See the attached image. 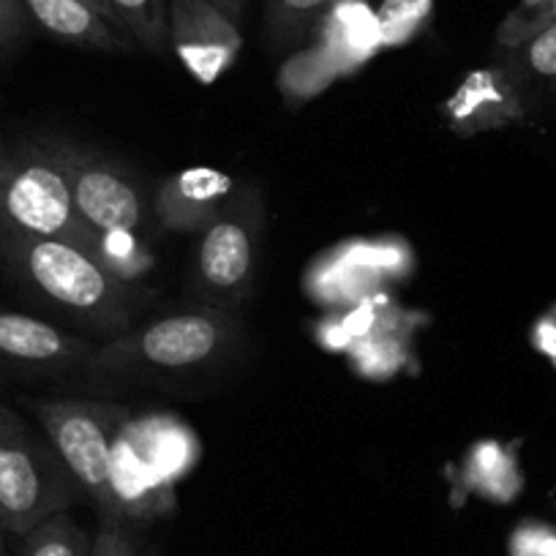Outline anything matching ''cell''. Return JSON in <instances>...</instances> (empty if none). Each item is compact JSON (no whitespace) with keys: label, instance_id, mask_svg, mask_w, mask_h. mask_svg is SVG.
<instances>
[{"label":"cell","instance_id":"6da1fadb","mask_svg":"<svg viewBox=\"0 0 556 556\" xmlns=\"http://www.w3.org/2000/svg\"><path fill=\"white\" fill-rule=\"evenodd\" d=\"M0 270L63 328L88 339H115L134 328L142 290L112 276L96 256L66 240L20 232L0 222Z\"/></svg>","mask_w":556,"mask_h":556},{"label":"cell","instance_id":"7a4b0ae2","mask_svg":"<svg viewBox=\"0 0 556 556\" xmlns=\"http://www.w3.org/2000/svg\"><path fill=\"white\" fill-rule=\"evenodd\" d=\"M238 314L191 306L99 341L88 377L191 374L222 363L238 344Z\"/></svg>","mask_w":556,"mask_h":556},{"label":"cell","instance_id":"3957f363","mask_svg":"<svg viewBox=\"0 0 556 556\" xmlns=\"http://www.w3.org/2000/svg\"><path fill=\"white\" fill-rule=\"evenodd\" d=\"M28 406L83 489L85 502L99 510L101 521L123 523L126 505L117 485V447L128 426L126 406L101 399H39Z\"/></svg>","mask_w":556,"mask_h":556},{"label":"cell","instance_id":"277c9868","mask_svg":"<svg viewBox=\"0 0 556 556\" xmlns=\"http://www.w3.org/2000/svg\"><path fill=\"white\" fill-rule=\"evenodd\" d=\"M265 235V197L251 178L238 180L222 211L197 235L189 270L191 306L238 314L254 292Z\"/></svg>","mask_w":556,"mask_h":556},{"label":"cell","instance_id":"5b68a950","mask_svg":"<svg viewBox=\"0 0 556 556\" xmlns=\"http://www.w3.org/2000/svg\"><path fill=\"white\" fill-rule=\"evenodd\" d=\"M79 502L83 489L45 431L25 424L14 406L0 404V529L20 540Z\"/></svg>","mask_w":556,"mask_h":556},{"label":"cell","instance_id":"8992f818","mask_svg":"<svg viewBox=\"0 0 556 556\" xmlns=\"http://www.w3.org/2000/svg\"><path fill=\"white\" fill-rule=\"evenodd\" d=\"M0 222L99 254L101 232L74 207L66 175L45 137L0 139Z\"/></svg>","mask_w":556,"mask_h":556},{"label":"cell","instance_id":"52a82bcc","mask_svg":"<svg viewBox=\"0 0 556 556\" xmlns=\"http://www.w3.org/2000/svg\"><path fill=\"white\" fill-rule=\"evenodd\" d=\"M66 175L74 207L96 232H131L148 238L156 227L153 191L134 169L99 148L66 137H45Z\"/></svg>","mask_w":556,"mask_h":556},{"label":"cell","instance_id":"ba28073f","mask_svg":"<svg viewBox=\"0 0 556 556\" xmlns=\"http://www.w3.org/2000/svg\"><path fill=\"white\" fill-rule=\"evenodd\" d=\"M99 341L34 317L0 308V377L12 379H66L88 374Z\"/></svg>","mask_w":556,"mask_h":556},{"label":"cell","instance_id":"9c48e42d","mask_svg":"<svg viewBox=\"0 0 556 556\" xmlns=\"http://www.w3.org/2000/svg\"><path fill=\"white\" fill-rule=\"evenodd\" d=\"M169 47L200 85H213L238 63L240 25L211 0H169Z\"/></svg>","mask_w":556,"mask_h":556},{"label":"cell","instance_id":"30bf717a","mask_svg":"<svg viewBox=\"0 0 556 556\" xmlns=\"http://www.w3.org/2000/svg\"><path fill=\"white\" fill-rule=\"evenodd\" d=\"M232 189L235 180L211 167L167 175L153 191L156 227L175 235H200L222 211L224 200Z\"/></svg>","mask_w":556,"mask_h":556},{"label":"cell","instance_id":"8fae6325","mask_svg":"<svg viewBox=\"0 0 556 556\" xmlns=\"http://www.w3.org/2000/svg\"><path fill=\"white\" fill-rule=\"evenodd\" d=\"M527 110L529 106L518 85L496 61L494 66L478 68L464 79L456 96L447 101V121L456 134L472 137V134L518 123L527 115Z\"/></svg>","mask_w":556,"mask_h":556},{"label":"cell","instance_id":"7c38bea8","mask_svg":"<svg viewBox=\"0 0 556 556\" xmlns=\"http://www.w3.org/2000/svg\"><path fill=\"white\" fill-rule=\"evenodd\" d=\"M34 28L50 36L58 45L74 50L106 52V55H126L137 50L131 36L117 30L85 0H23Z\"/></svg>","mask_w":556,"mask_h":556},{"label":"cell","instance_id":"4fadbf2b","mask_svg":"<svg viewBox=\"0 0 556 556\" xmlns=\"http://www.w3.org/2000/svg\"><path fill=\"white\" fill-rule=\"evenodd\" d=\"M496 61L507 68L527 106L545 96H556V23L523 45L500 52Z\"/></svg>","mask_w":556,"mask_h":556},{"label":"cell","instance_id":"5bb4252c","mask_svg":"<svg viewBox=\"0 0 556 556\" xmlns=\"http://www.w3.org/2000/svg\"><path fill=\"white\" fill-rule=\"evenodd\" d=\"M339 0H265V36L270 50H290Z\"/></svg>","mask_w":556,"mask_h":556},{"label":"cell","instance_id":"9a60e30c","mask_svg":"<svg viewBox=\"0 0 556 556\" xmlns=\"http://www.w3.org/2000/svg\"><path fill=\"white\" fill-rule=\"evenodd\" d=\"M106 3L139 50L151 52L156 58L173 52L167 0H106Z\"/></svg>","mask_w":556,"mask_h":556},{"label":"cell","instance_id":"2e32d148","mask_svg":"<svg viewBox=\"0 0 556 556\" xmlns=\"http://www.w3.org/2000/svg\"><path fill=\"white\" fill-rule=\"evenodd\" d=\"M93 538L96 534L79 527L66 510L47 518L25 538H20L14 556H93Z\"/></svg>","mask_w":556,"mask_h":556},{"label":"cell","instance_id":"e0dca14e","mask_svg":"<svg viewBox=\"0 0 556 556\" xmlns=\"http://www.w3.org/2000/svg\"><path fill=\"white\" fill-rule=\"evenodd\" d=\"M556 23V0H523L518 12L513 14L505 23L500 36L502 52L513 50V47L523 45L532 36H538L540 30H545L548 25Z\"/></svg>","mask_w":556,"mask_h":556},{"label":"cell","instance_id":"ac0fdd59","mask_svg":"<svg viewBox=\"0 0 556 556\" xmlns=\"http://www.w3.org/2000/svg\"><path fill=\"white\" fill-rule=\"evenodd\" d=\"M30 14L23 0H0V55H12L30 39Z\"/></svg>","mask_w":556,"mask_h":556},{"label":"cell","instance_id":"d6986e66","mask_svg":"<svg viewBox=\"0 0 556 556\" xmlns=\"http://www.w3.org/2000/svg\"><path fill=\"white\" fill-rule=\"evenodd\" d=\"M134 545L128 543L126 529L117 521H101L93 538V556H131Z\"/></svg>","mask_w":556,"mask_h":556},{"label":"cell","instance_id":"ffe728a7","mask_svg":"<svg viewBox=\"0 0 556 556\" xmlns=\"http://www.w3.org/2000/svg\"><path fill=\"white\" fill-rule=\"evenodd\" d=\"M211 3L216 9H222L232 23L240 25V20H243V12H245V0H211Z\"/></svg>","mask_w":556,"mask_h":556},{"label":"cell","instance_id":"44dd1931","mask_svg":"<svg viewBox=\"0 0 556 556\" xmlns=\"http://www.w3.org/2000/svg\"><path fill=\"white\" fill-rule=\"evenodd\" d=\"M85 3H88L90 9H96V12H99L101 17H106V20H110V23L115 25L117 30H123V34H126V28H123V25H121V20L115 17V12H112V9H110V3H106V0H85ZM126 36H128V34H126Z\"/></svg>","mask_w":556,"mask_h":556},{"label":"cell","instance_id":"7402d4cb","mask_svg":"<svg viewBox=\"0 0 556 556\" xmlns=\"http://www.w3.org/2000/svg\"><path fill=\"white\" fill-rule=\"evenodd\" d=\"M7 538H9V534L3 532V529H0V556H14L12 551H9V543H7Z\"/></svg>","mask_w":556,"mask_h":556},{"label":"cell","instance_id":"603a6c76","mask_svg":"<svg viewBox=\"0 0 556 556\" xmlns=\"http://www.w3.org/2000/svg\"><path fill=\"white\" fill-rule=\"evenodd\" d=\"M131 556H139V554H137V551H131Z\"/></svg>","mask_w":556,"mask_h":556}]
</instances>
